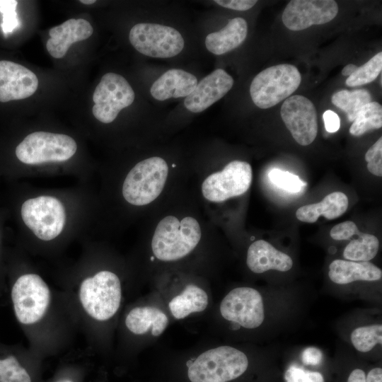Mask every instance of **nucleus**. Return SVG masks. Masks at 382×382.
Listing matches in <instances>:
<instances>
[{
	"label": "nucleus",
	"instance_id": "72a5a7b5",
	"mask_svg": "<svg viewBox=\"0 0 382 382\" xmlns=\"http://www.w3.org/2000/svg\"><path fill=\"white\" fill-rule=\"evenodd\" d=\"M323 360V352L318 348L310 347L301 353V361L305 367H318L322 364Z\"/></svg>",
	"mask_w": 382,
	"mask_h": 382
},
{
	"label": "nucleus",
	"instance_id": "ddd939ff",
	"mask_svg": "<svg viewBox=\"0 0 382 382\" xmlns=\"http://www.w3.org/2000/svg\"><path fill=\"white\" fill-rule=\"evenodd\" d=\"M280 114L299 144L308 146L315 140L318 133L317 113L308 98L301 95L289 96L284 101Z\"/></svg>",
	"mask_w": 382,
	"mask_h": 382
},
{
	"label": "nucleus",
	"instance_id": "393cba45",
	"mask_svg": "<svg viewBox=\"0 0 382 382\" xmlns=\"http://www.w3.org/2000/svg\"><path fill=\"white\" fill-rule=\"evenodd\" d=\"M358 229L349 238L350 242L345 248L343 256L351 261L368 262L376 255L379 241L375 236L362 233Z\"/></svg>",
	"mask_w": 382,
	"mask_h": 382
},
{
	"label": "nucleus",
	"instance_id": "1a4fd4ad",
	"mask_svg": "<svg viewBox=\"0 0 382 382\" xmlns=\"http://www.w3.org/2000/svg\"><path fill=\"white\" fill-rule=\"evenodd\" d=\"M21 212L25 224L42 241L58 236L66 222L63 204L51 196H39L25 201Z\"/></svg>",
	"mask_w": 382,
	"mask_h": 382
},
{
	"label": "nucleus",
	"instance_id": "7ed1b4c3",
	"mask_svg": "<svg viewBox=\"0 0 382 382\" xmlns=\"http://www.w3.org/2000/svg\"><path fill=\"white\" fill-rule=\"evenodd\" d=\"M168 167L164 159L153 156L137 163L128 173L122 185V195L129 204L146 205L161 193Z\"/></svg>",
	"mask_w": 382,
	"mask_h": 382
},
{
	"label": "nucleus",
	"instance_id": "5701e85b",
	"mask_svg": "<svg viewBox=\"0 0 382 382\" xmlns=\"http://www.w3.org/2000/svg\"><path fill=\"white\" fill-rule=\"evenodd\" d=\"M168 319L160 309L153 306L136 307L125 319L127 328L136 335H143L151 328L154 336H159L167 327Z\"/></svg>",
	"mask_w": 382,
	"mask_h": 382
},
{
	"label": "nucleus",
	"instance_id": "f704fd0d",
	"mask_svg": "<svg viewBox=\"0 0 382 382\" xmlns=\"http://www.w3.org/2000/svg\"><path fill=\"white\" fill-rule=\"evenodd\" d=\"M215 3L227 8L236 11H246L255 5V0H215Z\"/></svg>",
	"mask_w": 382,
	"mask_h": 382
},
{
	"label": "nucleus",
	"instance_id": "a211bd4d",
	"mask_svg": "<svg viewBox=\"0 0 382 382\" xmlns=\"http://www.w3.org/2000/svg\"><path fill=\"white\" fill-rule=\"evenodd\" d=\"M246 262L248 268L257 274L270 270L286 272L293 266V260L289 255L264 240L256 241L249 246Z\"/></svg>",
	"mask_w": 382,
	"mask_h": 382
},
{
	"label": "nucleus",
	"instance_id": "0eeeda50",
	"mask_svg": "<svg viewBox=\"0 0 382 382\" xmlns=\"http://www.w3.org/2000/svg\"><path fill=\"white\" fill-rule=\"evenodd\" d=\"M11 295L15 315L24 325L36 323L43 316L50 298L47 285L35 274L20 276L11 288Z\"/></svg>",
	"mask_w": 382,
	"mask_h": 382
},
{
	"label": "nucleus",
	"instance_id": "6ab92c4d",
	"mask_svg": "<svg viewBox=\"0 0 382 382\" xmlns=\"http://www.w3.org/2000/svg\"><path fill=\"white\" fill-rule=\"evenodd\" d=\"M197 84L193 74L183 69H173L163 74L151 86L150 92L158 100L188 96Z\"/></svg>",
	"mask_w": 382,
	"mask_h": 382
},
{
	"label": "nucleus",
	"instance_id": "e433bc0d",
	"mask_svg": "<svg viewBox=\"0 0 382 382\" xmlns=\"http://www.w3.org/2000/svg\"><path fill=\"white\" fill-rule=\"evenodd\" d=\"M366 371L361 367H354L344 377L343 382H366Z\"/></svg>",
	"mask_w": 382,
	"mask_h": 382
},
{
	"label": "nucleus",
	"instance_id": "2f4dec72",
	"mask_svg": "<svg viewBox=\"0 0 382 382\" xmlns=\"http://www.w3.org/2000/svg\"><path fill=\"white\" fill-rule=\"evenodd\" d=\"M17 4L18 1L16 0H0V12L3 16L1 25L6 36L20 25L16 12Z\"/></svg>",
	"mask_w": 382,
	"mask_h": 382
},
{
	"label": "nucleus",
	"instance_id": "2eb2a0df",
	"mask_svg": "<svg viewBox=\"0 0 382 382\" xmlns=\"http://www.w3.org/2000/svg\"><path fill=\"white\" fill-rule=\"evenodd\" d=\"M37 86V77L31 70L11 61L0 60V102L27 98Z\"/></svg>",
	"mask_w": 382,
	"mask_h": 382
},
{
	"label": "nucleus",
	"instance_id": "c85d7f7f",
	"mask_svg": "<svg viewBox=\"0 0 382 382\" xmlns=\"http://www.w3.org/2000/svg\"><path fill=\"white\" fill-rule=\"evenodd\" d=\"M382 52H380L371 58L366 63L358 66L356 71L345 81L347 86L355 87L374 81L381 72Z\"/></svg>",
	"mask_w": 382,
	"mask_h": 382
},
{
	"label": "nucleus",
	"instance_id": "b1692460",
	"mask_svg": "<svg viewBox=\"0 0 382 382\" xmlns=\"http://www.w3.org/2000/svg\"><path fill=\"white\" fill-rule=\"evenodd\" d=\"M207 305V293L194 284H188L168 303L170 311L176 319H183L190 313L202 311Z\"/></svg>",
	"mask_w": 382,
	"mask_h": 382
},
{
	"label": "nucleus",
	"instance_id": "ea45409f",
	"mask_svg": "<svg viewBox=\"0 0 382 382\" xmlns=\"http://www.w3.org/2000/svg\"><path fill=\"white\" fill-rule=\"evenodd\" d=\"M81 3L86 5L93 4L96 2L95 0H81L79 1Z\"/></svg>",
	"mask_w": 382,
	"mask_h": 382
},
{
	"label": "nucleus",
	"instance_id": "6e6552de",
	"mask_svg": "<svg viewBox=\"0 0 382 382\" xmlns=\"http://www.w3.org/2000/svg\"><path fill=\"white\" fill-rule=\"evenodd\" d=\"M129 40L141 54L151 57L170 58L184 48V39L176 29L156 23H138L130 30Z\"/></svg>",
	"mask_w": 382,
	"mask_h": 382
},
{
	"label": "nucleus",
	"instance_id": "4468645a",
	"mask_svg": "<svg viewBox=\"0 0 382 382\" xmlns=\"http://www.w3.org/2000/svg\"><path fill=\"white\" fill-rule=\"evenodd\" d=\"M337 13L338 6L333 0H292L283 11L282 22L288 29L299 31L327 23Z\"/></svg>",
	"mask_w": 382,
	"mask_h": 382
},
{
	"label": "nucleus",
	"instance_id": "412c9836",
	"mask_svg": "<svg viewBox=\"0 0 382 382\" xmlns=\"http://www.w3.org/2000/svg\"><path fill=\"white\" fill-rule=\"evenodd\" d=\"M248 34V24L242 18L230 19L219 31L209 33L205 39L207 49L219 55L228 52L241 45Z\"/></svg>",
	"mask_w": 382,
	"mask_h": 382
},
{
	"label": "nucleus",
	"instance_id": "a19ab883",
	"mask_svg": "<svg viewBox=\"0 0 382 382\" xmlns=\"http://www.w3.org/2000/svg\"><path fill=\"white\" fill-rule=\"evenodd\" d=\"M57 382H72V381H71L69 380H60V381H58Z\"/></svg>",
	"mask_w": 382,
	"mask_h": 382
},
{
	"label": "nucleus",
	"instance_id": "cd10ccee",
	"mask_svg": "<svg viewBox=\"0 0 382 382\" xmlns=\"http://www.w3.org/2000/svg\"><path fill=\"white\" fill-rule=\"evenodd\" d=\"M354 348L360 352H368L382 342L381 324H373L355 328L350 335Z\"/></svg>",
	"mask_w": 382,
	"mask_h": 382
},
{
	"label": "nucleus",
	"instance_id": "c756f323",
	"mask_svg": "<svg viewBox=\"0 0 382 382\" xmlns=\"http://www.w3.org/2000/svg\"><path fill=\"white\" fill-rule=\"evenodd\" d=\"M0 382H31L28 371L13 354L0 357Z\"/></svg>",
	"mask_w": 382,
	"mask_h": 382
},
{
	"label": "nucleus",
	"instance_id": "4c0bfd02",
	"mask_svg": "<svg viewBox=\"0 0 382 382\" xmlns=\"http://www.w3.org/2000/svg\"><path fill=\"white\" fill-rule=\"evenodd\" d=\"M366 382H382V368L373 367L366 373Z\"/></svg>",
	"mask_w": 382,
	"mask_h": 382
},
{
	"label": "nucleus",
	"instance_id": "f03ea898",
	"mask_svg": "<svg viewBox=\"0 0 382 382\" xmlns=\"http://www.w3.org/2000/svg\"><path fill=\"white\" fill-rule=\"evenodd\" d=\"M249 361L243 352L221 346L201 354L189 366L191 382H231L248 370Z\"/></svg>",
	"mask_w": 382,
	"mask_h": 382
},
{
	"label": "nucleus",
	"instance_id": "9d476101",
	"mask_svg": "<svg viewBox=\"0 0 382 382\" xmlns=\"http://www.w3.org/2000/svg\"><path fill=\"white\" fill-rule=\"evenodd\" d=\"M134 97L132 88L122 76L108 72L102 76L93 92V116L103 123H110L122 109L132 105Z\"/></svg>",
	"mask_w": 382,
	"mask_h": 382
},
{
	"label": "nucleus",
	"instance_id": "9b49d317",
	"mask_svg": "<svg viewBox=\"0 0 382 382\" xmlns=\"http://www.w3.org/2000/svg\"><path fill=\"white\" fill-rule=\"evenodd\" d=\"M252 178V168L248 162L233 161L204 180L202 192L207 200L221 202L244 194L250 186Z\"/></svg>",
	"mask_w": 382,
	"mask_h": 382
},
{
	"label": "nucleus",
	"instance_id": "20e7f679",
	"mask_svg": "<svg viewBox=\"0 0 382 382\" xmlns=\"http://www.w3.org/2000/svg\"><path fill=\"white\" fill-rule=\"evenodd\" d=\"M301 76L291 64L270 66L257 74L251 82L250 94L258 108H272L289 98L300 86Z\"/></svg>",
	"mask_w": 382,
	"mask_h": 382
},
{
	"label": "nucleus",
	"instance_id": "7c9ffc66",
	"mask_svg": "<svg viewBox=\"0 0 382 382\" xmlns=\"http://www.w3.org/2000/svg\"><path fill=\"white\" fill-rule=\"evenodd\" d=\"M268 177L272 183L292 193L299 192L303 187L306 186V183L298 175L279 168L272 169L268 174Z\"/></svg>",
	"mask_w": 382,
	"mask_h": 382
},
{
	"label": "nucleus",
	"instance_id": "473e14b6",
	"mask_svg": "<svg viewBox=\"0 0 382 382\" xmlns=\"http://www.w3.org/2000/svg\"><path fill=\"white\" fill-rule=\"evenodd\" d=\"M365 160L369 171L378 177L382 176V138L380 137L366 151Z\"/></svg>",
	"mask_w": 382,
	"mask_h": 382
},
{
	"label": "nucleus",
	"instance_id": "dca6fc26",
	"mask_svg": "<svg viewBox=\"0 0 382 382\" xmlns=\"http://www.w3.org/2000/svg\"><path fill=\"white\" fill-rule=\"evenodd\" d=\"M233 85L232 76L225 70L217 69L197 83L185 98V107L192 112H201L223 98Z\"/></svg>",
	"mask_w": 382,
	"mask_h": 382
},
{
	"label": "nucleus",
	"instance_id": "4be33fe9",
	"mask_svg": "<svg viewBox=\"0 0 382 382\" xmlns=\"http://www.w3.org/2000/svg\"><path fill=\"white\" fill-rule=\"evenodd\" d=\"M348 207V198L341 192H333L318 202L299 207L296 212V218L303 222L314 223L320 216L328 219H335L342 215Z\"/></svg>",
	"mask_w": 382,
	"mask_h": 382
},
{
	"label": "nucleus",
	"instance_id": "bb28decb",
	"mask_svg": "<svg viewBox=\"0 0 382 382\" xmlns=\"http://www.w3.org/2000/svg\"><path fill=\"white\" fill-rule=\"evenodd\" d=\"M382 127V107L375 101L364 105L349 127L352 136L359 137L368 131Z\"/></svg>",
	"mask_w": 382,
	"mask_h": 382
},
{
	"label": "nucleus",
	"instance_id": "f8f14e48",
	"mask_svg": "<svg viewBox=\"0 0 382 382\" xmlns=\"http://www.w3.org/2000/svg\"><path fill=\"white\" fill-rule=\"evenodd\" d=\"M220 313L226 320L243 328H257L265 319L262 296L253 288H235L221 302Z\"/></svg>",
	"mask_w": 382,
	"mask_h": 382
},
{
	"label": "nucleus",
	"instance_id": "aec40b11",
	"mask_svg": "<svg viewBox=\"0 0 382 382\" xmlns=\"http://www.w3.org/2000/svg\"><path fill=\"white\" fill-rule=\"evenodd\" d=\"M328 276L337 284L355 281H376L381 279V270L370 262L335 260L329 265Z\"/></svg>",
	"mask_w": 382,
	"mask_h": 382
},
{
	"label": "nucleus",
	"instance_id": "a878e982",
	"mask_svg": "<svg viewBox=\"0 0 382 382\" xmlns=\"http://www.w3.org/2000/svg\"><path fill=\"white\" fill-rule=\"evenodd\" d=\"M331 100L347 113L349 122H353L361 108L371 102V96L366 89L341 90L332 95Z\"/></svg>",
	"mask_w": 382,
	"mask_h": 382
},
{
	"label": "nucleus",
	"instance_id": "f257e3e1",
	"mask_svg": "<svg viewBox=\"0 0 382 382\" xmlns=\"http://www.w3.org/2000/svg\"><path fill=\"white\" fill-rule=\"evenodd\" d=\"M201 236L200 226L194 217L186 216L179 220L174 216H167L156 227L151 249L160 260H178L195 249Z\"/></svg>",
	"mask_w": 382,
	"mask_h": 382
},
{
	"label": "nucleus",
	"instance_id": "f3484780",
	"mask_svg": "<svg viewBox=\"0 0 382 382\" xmlns=\"http://www.w3.org/2000/svg\"><path fill=\"white\" fill-rule=\"evenodd\" d=\"M93 33L91 23L83 18H71L50 29L46 48L56 59L63 57L70 46L76 42L88 39Z\"/></svg>",
	"mask_w": 382,
	"mask_h": 382
},
{
	"label": "nucleus",
	"instance_id": "58836bf2",
	"mask_svg": "<svg viewBox=\"0 0 382 382\" xmlns=\"http://www.w3.org/2000/svg\"><path fill=\"white\" fill-rule=\"evenodd\" d=\"M358 68L357 65L349 64L346 65L342 70V74L345 76H349Z\"/></svg>",
	"mask_w": 382,
	"mask_h": 382
},
{
	"label": "nucleus",
	"instance_id": "39448f33",
	"mask_svg": "<svg viewBox=\"0 0 382 382\" xmlns=\"http://www.w3.org/2000/svg\"><path fill=\"white\" fill-rule=\"evenodd\" d=\"M121 296L120 281L110 271H100L85 279L79 291L83 308L98 320H106L115 314L120 307Z\"/></svg>",
	"mask_w": 382,
	"mask_h": 382
},
{
	"label": "nucleus",
	"instance_id": "423d86ee",
	"mask_svg": "<svg viewBox=\"0 0 382 382\" xmlns=\"http://www.w3.org/2000/svg\"><path fill=\"white\" fill-rule=\"evenodd\" d=\"M77 149L75 140L64 134L35 132L16 146V155L23 163L35 165L71 158Z\"/></svg>",
	"mask_w": 382,
	"mask_h": 382
},
{
	"label": "nucleus",
	"instance_id": "c9c22d12",
	"mask_svg": "<svg viewBox=\"0 0 382 382\" xmlns=\"http://www.w3.org/2000/svg\"><path fill=\"white\" fill-rule=\"evenodd\" d=\"M325 127L327 132L334 133L340 127V119L337 113L328 110L323 115Z\"/></svg>",
	"mask_w": 382,
	"mask_h": 382
}]
</instances>
